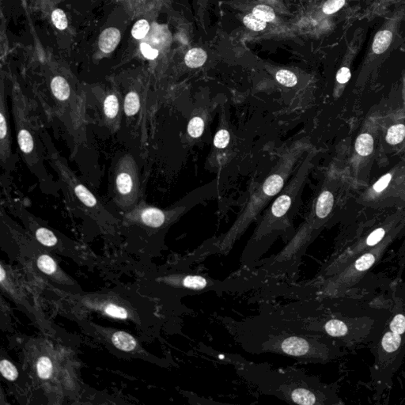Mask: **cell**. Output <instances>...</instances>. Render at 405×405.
I'll return each instance as SVG.
<instances>
[{
  "mask_svg": "<svg viewBox=\"0 0 405 405\" xmlns=\"http://www.w3.org/2000/svg\"><path fill=\"white\" fill-rule=\"evenodd\" d=\"M219 319L249 353L276 354L312 364H327L346 353L335 340L310 330L289 304L264 306L259 314L242 320Z\"/></svg>",
  "mask_w": 405,
  "mask_h": 405,
  "instance_id": "1",
  "label": "cell"
},
{
  "mask_svg": "<svg viewBox=\"0 0 405 405\" xmlns=\"http://www.w3.org/2000/svg\"><path fill=\"white\" fill-rule=\"evenodd\" d=\"M309 298L289 304L310 330L331 338L343 348L372 342L390 310H346L334 297Z\"/></svg>",
  "mask_w": 405,
  "mask_h": 405,
  "instance_id": "2",
  "label": "cell"
},
{
  "mask_svg": "<svg viewBox=\"0 0 405 405\" xmlns=\"http://www.w3.org/2000/svg\"><path fill=\"white\" fill-rule=\"evenodd\" d=\"M219 360L234 366L243 379L263 394L273 396L287 403L302 405L340 404L336 389L318 377L301 369L289 367L274 369L266 364H254L235 354L223 353Z\"/></svg>",
  "mask_w": 405,
  "mask_h": 405,
  "instance_id": "3",
  "label": "cell"
},
{
  "mask_svg": "<svg viewBox=\"0 0 405 405\" xmlns=\"http://www.w3.org/2000/svg\"><path fill=\"white\" fill-rule=\"evenodd\" d=\"M306 151L304 139L292 143L284 151L271 174L257 187L231 229L218 239L209 241L197 250V262L210 255L227 254L245 232L263 208L282 191L294 167Z\"/></svg>",
  "mask_w": 405,
  "mask_h": 405,
  "instance_id": "4",
  "label": "cell"
},
{
  "mask_svg": "<svg viewBox=\"0 0 405 405\" xmlns=\"http://www.w3.org/2000/svg\"><path fill=\"white\" fill-rule=\"evenodd\" d=\"M310 158H306L298 167L282 193L272 202L255 229L241 259L243 268L252 269L275 241L291 227L292 219L298 207L304 183L310 169Z\"/></svg>",
  "mask_w": 405,
  "mask_h": 405,
  "instance_id": "5",
  "label": "cell"
},
{
  "mask_svg": "<svg viewBox=\"0 0 405 405\" xmlns=\"http://www.w3.org/2000/svg\"><path fill=\"white\" fill-rule=\"evenodd\" d=\"M389 310L383 327L370 346L374 358L372 379L378 394L390 386L405 357V284L396 290Z\"/></svg>",
  "mask_w": 405,
  "mask_h": 405,
  "instance_id": "6",
  "label": "cell"
},
{
  "mask_svg": "<svg viewBox=\"0 0 405 405\" xmlns=\"http://www.w3.org/2000/svg\"><path fill=\"white\" fill-rule=\"evenodd\" d=\"M21 93L14 94L12 98V109L14 123L16 127L17 139L19 149L25 161L31 170L40 179L45 176L46 172L43 165V151L40 143L41 135L36 124V121L31 113V106Z\"/></svg>",
  "mask_w": 405,
  "mask_h": 405,
  "instance_id": "7",
  "label": "cell"
},
{
  "mask_svg": "<svg viewBox=\"0 0 405 405\" xmlns=\"http://www.w3.org/2000/svg\"><path fill=\"white\" fill-rule=\"evenodd\" d=\"M41 137L48 159L57 172L62 182L64 183L66 195L74 207L92 216H101L107 213L106 208L97 201L95 196L83 184H81L75 173L66 165L63 159L55 150L52 142H50L48 135L43 131Z\"/></svg>",
  "mask_w": 405,
  "mask_h": 405,
  "instance_id": "8",
  "label": "cell"
},
{
  "mask_svg": "<svg viewBox=\"0 0 405 405\" xmlns=\"http://www.w3.org/2000/svg\"><path fill=\"white\" fill-rule=\"evenodd\" d=\"M114 201L125 211L139 203L140 181L137 164L132 155L127 154L120 158L114 171Z\"/></svg>",
  "mask_w": 405,
  "mask_h": 405,
  "instance_id": "9",
  "label": "cell"
},
{
  "mask_svg": "<svg viewBox=\"0 0 405 405\" xmlns=\"http://www.w3.org/2000/svg\"><path fill=\"white\" fill-rule=\"evenodd\" d=\"M188 206H179L169 211H165L154 206L146 204L144 202L138 203L129 211L127 218L136 219L139 223L149 228H161L174 219H177L187 210Z\"/></svg>",
  "mask_w": 405,
  "mask_h": 405,
  "instance_id": "10",
  "label": "cell"
},
{
  "mask_svg": "<svg viewBox=\"0 0 405 405\" xmlns=\"http://www.w3.org/2000/svg\"><path fill=\"white\" fill-rule=\"evenodd\" d=\"M11 156V141L9 127L8 113L3 91L0 97V159L2 165L8 162Z\"/></svg>",
  "mask_w": 405,
  "mask_h": 405,
  "instance_id": "11",
  "label": "cell"
},
{
  "mask_svg": "<svg viewBox=\"0 0 405 405\" xmlns=\"http://www.w3.org/2000/svg\"><path fill=\"white\" fill-rule=\"evenodd\" d=\"M104 122L110 129L117 131L122 120V101L116 93H108L101 101Z\"/></svg>",
  "mask_w": 405,
  "mask_h": 405,
  "instance_id": "12",
  "label": "cell"
},
{
  "mask_svg": "<svg viewBox=\"0 0 405 405\" xmlns=\"http://www.w3.org/2000/svg\"><path fill=\"white\" fill-rule=\"evenodd\" d=\"M122 38L121 32L118 29L110 27L106 29L100 35L99 48L105 53H110L117 48Z\"/></svg>",
  "mask_w": 405,
  "mask_h": 405,
  "instance_id": "13",
  "label": "cell"
},
{
  "mask_svg": "<svg viewBox=\"0 0 405 405\" xmlns=\"http://www.w3.org/2000/svg\"><path fill=\"white\" fill-rule=\"evenodd\" d=\"M51 89L54 97L60 103H67L72 93L68 81L61 76H56L51 81Z\"/></svg>",
  "mask_w": 405,
  "mask_h": 405,
  "instance_id": "14",
  "label": "cell"
},
{
  "mask_svg": "<svg viewBox=\"0 0 405 405\" xmlns=\"http://www.w3.org/2000/svg\"><path fill=\"white\" fill-rule=\"evenodd\" d=\"M123 105V112L126 117L129 118L135 117L139 114L142 106L141 98L139 93L134 90L128 92L124 97Z\"/></svg>",
  "mask_w": 405,
  "mask_h": 405,
  "instance_id": "15",
  "label": "cell"
},
{
  "mask_svg": "<svg viewBox=\"0 0 405 405\" xmlns=\"http://www.w3.org/2000/svg\"><path fill=\"white\" fill-rule=\"evenodd\" d=\"M113 344L116 348L123 352H131L136 347V340L133 336L125 332H117L112 337Z\"/></svg>",
  "mask_w": 405,
  "mask_h": 405,
  "instance_id": "16",
  "label": "cell"
},
{
  "mask_svg": "<svg viewBox=\"0 0 405 405\" xmlns=\"http://www.w3.org/2000/svg\"><path fill=\"white\" fill-rule=\"evenodd\" d=\"M393 40V34L387 30H381L376 34L373 42V51L374 53L381 54L389 48Z\"/></svg>",
  "mask_w": 405,
  "mask_h": 405,
  "instance_id": "17",
  "label": "cell"
},
{
  "mask_svg": "<svg viewBox=\"0 0 405 405\" xmlns=\"http://www.w3.org/2000/svg\"><path fill=\"white\" fill-rule=\"evenodd\" d=\"M207 52L202 48H195L189 50L185 55V62L190 68H200L204 64L207 60Z\"/></svg>",
  "mask_w": 405,
  "mask_h": 405,
  "instance_id": "18",
  "label": "cell"
},
{
  "mask_svg": "<svg viewBox=\"0 0 405 405\" xmlns=\"http://www.w3.org/2000/svg\"><path fill=\"white\" fill-rule=\"evenodd\" d=\"M373 149V139L371 135L364 133L356 139V150L361 156H367L372 153Z\"/></svg>",
  "mask_w": 405,
  "mask_h": 405,
  "instance_id": "19",
  "label": "cell"
},
{
  "mask_svg": "<svg viewBox=\"0 0 405 405\" xmlns=\"http://www.w3.org/2000/svg\"><path fill=\"white\" fill-rule=\"evenodd\" d=\"M37 240L45 246L52 247L56 245L57 239L52 231L44 227H39L35 233Z\"/></svg>",
  "mask_w": 405,
  "mask_h": 405,
  "instance_id": "20",
  "label": "cell"
},
{
  "mask_svg": "<svg viewBox=\"0 0 405 405\" xmlns=\"http://www.w3.org/2000/svg\"><path fill=\"white\" fill-rule=\"evenodd\" d=\"M53 365L49 358L42 356L38 360L37 364V371L38 376L41 379H48L52 374Z\"/></svg>",
  "mask_w": 405,
  "mask_h": 405,
  "instance_id": "21",
  "label": "cell"
},
{
  "mask_svg": "<svg viewBox=\"0 0 405 405\" xmlns=\"http://www.w3.org/2000/svg\"><path fill=\"white\" fill-rule=\"evenodd\" d=\"M405 137V126L404 124H396L392 126L388 131L386 140L391 145H396L403 141Z\"/></svg>",
  "mask_w": 405,
  "mask_h": 405,
  "instance_id": "22",
  "label": "cell"
},
{
  "mask_svg": "<svg viewBox=\"0 0 405 405\" xmlns=\"http://www.w3.org/2000/svg\"><path fill=\"white\" fill-rule=\"evenodd\" d=\"M276 79L278 82L287 87H293L298 82L297 76L288 70H280L276 73Z\"/></svg>",
  "mask_w": 405,
  "mask_h": 405,
  "instance_id": "23",
  "label": "cell"
},
{
  "mask_svg": "<svg viewBox=\"0 0 405 405\" xmlns=\"http://www.w3.org/2000/svg\"><path fill=\"white\" fill-rule=\"evenodd\" d=\"M252 14L265 22H271L276 18L274 10L271 6L258 5L252 10Z\"/></svg>",
  "mask_w": 405,
  "mask_h": 405,
  "instance_id": "24",
  "label": "cell"
},
{
  "mask_svg": "<svg viewBox=\"0 0 405 405\" xmlns=\"http://www.w3.org/2000/svg\"><path fill=\"white\" fill-rule=\"evenodd\" d=\"M204 130V122L200 117L192 118L188 125V133L191 137L198 138L202 135Z\"/></svg>",
  "mask_w": 405,
  "mask_h": 405,
  "instance_id": "25",
  "label": "cell"
},
{
  "mask_svg": "<svg viewBox=\"0 0 405 405\" xmlns=\"http://www.w3.org/2000/svg\"><path fill=\"white\" fill-rule=\"evenodd\" d=\"M38 266L41 272L47 275L53 274L56 270V264L52 257L48 255H41L38 258Z\"/></svg>",
  "mask_w": 405,
  "mask_h": 405,
  "instance_id": "26",
  "label": "cell"
},
{
  "mask_svg": "<svg viewBox=\"0 0 405 405\" xmlns=\"http://www.w3.org/2000/svg\"><path fill=\"white\" fill-rule=\"evenodd\" d=\"M0 370H1L2 375L9 381H15L18 378V372L16 367L8 360L1 361Z\"/></svg>",
  "mask_w": 405,
  "mask_h": 405,
  "instance_id": "27",
  "label": "cell"
},
{
  "mask_svg": "<svg viewBox=\"0 0 405 405\" xmlns=\"http://www.w3.org/2000/svg\"><path fill=\"white\" fill-rule=\"evenodd\" d=\"M244 26L253 31H261L266 27V22L255 16L253 14H247L243 19Z\"/></svg>",
  "mask_w": 405,
  "mask_h": 405,
  "instance_id": "28",
  "label": "cell"
},
{
  "mask_svg": "<svg viewBox=\"0 0 405 405\" xmlns=\"http://www.w3.org/2000/svg\"><path fill=\"white\" fill-rule=\"evenodd\" d=\"M150 30L149 23L147 21L142 19L138 21L131 30V34L135 39H143L148 34Z\"/></svg>",
  "mask_w": 405,
  "mask_h": 405,
  "instance_id": "29",
  "label": "cell"
},
{
  "mask_svg": "<svg viewBox=\"0 0 405 405\" xmlns=\"http://www.w3.org/2000/svg\"><path fill=\"white\" fill-rule=\"evenodd\" d=\"M52 22L58 30H64L68 27V18L65 13L60 9L54 10L52 14Z\"/></svg>",
  "mask_w": 405,
  "mask_h": 405,
  "instance_id": "30",
  "label": "cell"
},
{
  "mask_svg": "<svg viewBox=\"0 0 405 405\" xmlns=\"http://www.w3.org/2000/svg\"><path fill=\"white\" fill-rule=\"evenodd\" d=\"M105 312L112 317V318H118V319H127L128 317L127 310L121 306H116L114 304H110L105 308Z\"/></svg>",
  "mask_w": 405,
  "mask_h": 405,
  "instance_id": "31",
  "label": "cell"
},
{
  "mask_svg": "<svg viewBox=\"0 0 405 405\" xmlns=\"http://www.w3.org/2000/svg\"><path fill=\"white\" fill-rule=\"evenodd\" d=\"M230 139H231V135L229 131L226 129H221L215 135V139H214V145L217 148L223 149L228 145Z\"/></svg>",
  "mask_w": 405,
  "mask_h": 405,
  "instance_id": "32",
  "label": "cell"
},
{
  "mask_svg": "<svg viewBox=\"0 0 405 405\" xmlns=\"http://www.w3.org/2000/svg\"><path fill=\"white\" fill-rule=\"evenodd\" d=\"M345 4V0H328L323 6V12L326 14H332Z\"/></svg>",
  "mask_w": 405,
  "mask_h": 405,
  "instance_id": "33",
  "label": "cell"
},
{
  "mask_svg": "<svg viewBox=\"0 0 405 405\" xmlns=\"http://www.w3.org/2000/svg\"><path fill=\"white\" fill-rule=\"evenodd\" d=\"M140 49H141L143 56L148 59V60H155L159 56V51L155 49V48H152L151 45L147 44V43H142L141 45H140Z\"/></svg>",
  "mask_w": 405,
  "mask_h": 405,
  "instance_id": "34",
  "label": "cell"
},
{
  "mask_svg": "<svg viewBox=\"0 0 405 405\" xmlns=\"http://www.w3.org/2000/svg\"><path fill=\"white\" fill-rule=\"evenodd\" d=\"M392 175L390 173H387L383 177L377 181V182L373 185V189L377 193H381L382 191L385 190L389 185V182L391 181Z\"/></svg>",
  "mask_w": 405,
  "mask_h": 405,
  "instance_id": "35",
  "label": "cell"
},
{
  "mask_svg": "<svg viewBox=\"0 0 405 405\" xmlns=\"http://www.w3.org/2000/svg\"><path fill=\"white\" fill-rule=\"evenodd\" d=\"M350 79H351V71H350L349 68L344 67V68H340L339 70V72H337V75H336V80H337L339 83H346V82L349 81Z\"/></svg>",
  "mask_w": 405,
  "mask_h": 405,
  "instance_id": "36",
  "label": "cell"
},
{
  "mask_svg": "<svg viewBox=\"0 0 405 405\" xmlns=\"http://www.w3.org/2000/svg\"><path fill=\"white\" fill-rule=\"evenodd\" d=\"M5 276H6V273H5L4 269H3L2 265H1V266H0V281H1V282L4 281Z\"/></svg>",
  "mask_w": 405,
  "mask_h": 405,
  "instance_id": "37",
  "label": "cell"
}]
</instances>
